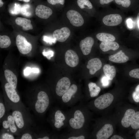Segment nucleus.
<instances>
[{
	"label": "nucleus",
	"mask_w": 139,
	"mask_h": 139,
	"mask_svg": "<svg viewBox=\"0 0 139 139\" xmlns=\"http://www.w3.org/2000/svg\"><path fill=\"white\" fill-rule=\"evenodd\" d=\"M132 128L134 129L139 128V111L136 112L133 117L131 125Z\"/></svg>",
	"instance_id": "30"
},
{
	"label": "nucleus",
	"mask_w": 139,
	"mask_h": 139,
	"mask_svg": "<svg viewBox=\"0 0 139 139\" xmlns=\"http://www.w3.org/2000/svg\"><path fill=\"white\" fill-rule=\"evenodd\" d=\"M135 137L136 139H139V130L136 133Z\"/></svg>",
	"instance_id": "45"
},
{
	"label": "nucleus",
	"mask_w": 139,
	"mask_h": 139,
	"mask_svg": "<svg viewBox=\"0 0 139 139\" xmlns=\"http://www.w3.org/2000/svg\"><path fill=\"white\" fill-rule=\"evenodd\" d=\"M132 95L133 99L135 102H139V84L136 87Z\"/></svg>",
	"instance_id": "31"
},
{
	"label": "nucleus",
	"mask_w": 139,
	"mask_h": 139,
	"mask_svg": "<svg viewBox=\"0 0 139 139\" xmlns=\"http://www.w3.org/2000/svg\"><path fill=\"white\" fill-rule=\"evenodd\" d=\"M129 75L131 77L139 79V68L131 70L129 73Z\"/></svg>",
	"instance_id": "32"
},
{
	"label": "nucleus",
	"mask_w": 139,
	"mask_h": 139,
	"mask_svg": "<svg viewBox=\"0 0 139 139\" xmlns=\"http://www.w3.org/2000/svg\"><path fill=\"white\" fill-rule=\"evenodd\" d=\"M87 106L81 101L66 111L67 122L66 128L68 132L86 131L88 123Z\"/></svg>",
	"instance_id": "1"
},
{
	"label": "nucleus",
	"mask_w": 139,
	"mask_h": 139,
	"mask_svg": "<svg viewBox=\"0 0 139 139\" xmlns=\"http://www.w3.org/2000/svg\"><path fill=\"white\" fill-rule=\"evenodd\" d=\"M23 132V134L21 136L20 138L21 139H32L34 138V136L32 133L28 131Z\"/></svg>",
	"instance_id": "33"
},
{
	"label": "nucleus",
	"mask_w": 139,
	"mask_h": 139,
	"mask_svg": "<svg viewBox=\"0 0 139 139\" xmlns=\"http://www.w3.org/2000/svg\"><path fill=\"white\" fill-rule=\"evenodd\" d=\"M53 11L50 8L42 5H38L35 9L36 15L44 19L48 18L52 15Z\"/></svg>",
	"instance_id": "16"
},
{
	"label": "nucleus",
	"mask_w": 139,
	"mask_h": 139,
	"mask_svg": "<svg viewBox=\"0 0 139 139\" xmlns=\"http://www.w3.org/2000/svg\"><path fill=\"white\" fill-rule=\"evenodd\" d=\"M65 60L66 64L72 67L76 66L79 62V58L77 54L74 51L71 49L66 52Z\"/></svg>",
	"instance_id": "14"
},
{
	"label": "nucleus",
	"mask_w": 139,
	"mask_h": 139,
	"mask_svg": "<svg viewBox=\"0 0 139 139\" xmlns=\"http://www.w3.org/2000/svg\"><path fill=\"white\" fill-rule=\"evenodd\" d=\"M118 44L115 41L102 42L100 45V48L103 52H106L110 50H116L119 47Z\"/></svg>",
	"instance_id": "22"
},
{
	"label": "nucleus",
	"mask_w": 139,
	"mask_h": 139,
	"mask_svg": "<svg viewBox=\"0 0 139 139\" xmlns=\"http://www.w3.org/2000/svg\"><path fill=\"white\" fill-rule=\"evenodd\" d=\"M109 60L112 62L118 63H125L129 59L128 57L121 50L109 57Z\"/></svg>",
	"instance_id": "18"
},
{
	"label": "nucleus",
	"mask_w": 139,
	"mask_h": 139,
	"mask_svg": "<svg viewBox=\"0 0 139 139\" xmlns=\"http://www.w3.org/2000/svg\"><path fill=\"white\" fill-rule=\"evenodd\" d=\"M66 16L71 24L73 26L79 27L82 26L84 23V19L77 11L70 10L67 13Z\"/></svg>",
	"instance_id": "10"
},
{
	"label": "nucleus",
	"mask_w": 139,
	"mask_h": 139,
	"mask_svg": "<svg viewBox=\"0 0 139 139\" xmlns=\"http://www.w3.org/2000/svg\"><path fill=\"white\" fill-rule=\"evenodd\" d=\"M3 5V2L2 0H0V7H2Z\"/></svg>",
	"instance_id": "46"
},
{
	"label": "nucleus",
	"mask_w": 139,
	"mask_h": 139,
	"mask_svg": "<svg viewBox=\"0 0 139 139\" xmlns=\"http://www.w3.org/2000/svg\"><path fill=\"white\" fill-rule=\"evenodd\" d=\"M114 0H99V3L101 5H107L111 3Z\"/></svg>",
	"instance_id": "38"
},
{
	"label": "nucleus",
	"mask_w": 139,
	"mask_h": 139,
	"mask_svg": "<svg viewBox=\"0 0 139 139\" xmlns=\"http://www.w3.org/2000/svg\"><path fill=\"white\" fill-rule=\"evenodd\" d=\"M111 139H123L124 138L121 136L117 135H115L112 136L110 138Z\"/></svg>",
	"instance_id": "41"
},
{
	"label": "nucleus",
	"mask_w": 139,
	"mask_h": 139,
	"mask_svg": "<svg viewBox=\"0 0 139 139\" xmlns=\"http://www.w3.org/2000/svg\"><path fill=\"white\" fill-rule=\"evenodd\" d=\"M94 43V39L91 37H87L80 41V46L84 55H87L90 53Z\"/></svg>",
	"instance_id": "15"
},
{
	"label": "nucleus",
	"mask_w": 139,
	"mask_h": 139,
	"mask_svg": "<svg viewBox=\"0 0 139 139\" xmlns=\"http://www.w3.org/2000/svg\"><path fill=\"white\" fill-rule=\"evenodd\" d=\"M71 31L69 28L64 27L55 30L53 33V36L56 40L63 42L67 39Z\"/></svg>",
	"instance_id": "13"
},
{
	"label": "nucleus",
	"mask_w": 139,
	"mask_h": 139,
	"mask_svg": "<svg viewBox=\"0 0 139 139\" xmlns=\"http://www.w3.org/2000/svg\"><path fill=\"white\" fill-rule=\"evenodd\" d=\"M7 131V132H4L1 136L0 139H13L14 138V136Z\"/></svg>",
	"instance_id": "35"
},
{
	"label": "nucleus",
	"mask_w": 139,
	"mask_h": 139,
	"mask_svg": "<svg viewBox=\"0 0 139 139\" xmlns=\"http://www.w3.org/2000/svg\"><path fill=\"white\" fill-rule=\"evenodd\" d=\"M113 131V127L112 125L109 124H105L96 133V138L108 139L112 135Z\"/></svg>",
	"instance_id": "12"
},
{
	"label": "nucleus",
	"mask_w": 139,
	"mask_h": 139,
	"mask_svg": "<svg viewBox=\"0 0 139 139\" xmlns=\"http://www.w3.org/2000/svg\"><path fill=\"white\" fill-rule=\"evenodd\" d=\"M16 43L19 51L23 54L28 53L32 50V47L31 44L27 41L24 37L21 35L17 36Z\"/></svg>",
	"instance_id": "8"
},
{
	"label": "nucleus",
	"mask_w": 139,
	"mask_h": 139,
	"mask_svg": "<svg viewBox=\"0 0 139 139\" xmlns=\"http://www.w3.org/2000/svg\"><path fill=\"white\" fill-rule=\"evenodd\" d=\"M31 72V68L30 67H27L24 71V74L25 76L29 75Z\"/></svg>",
	"instance_id": "39"
},
{
	"label": "nucleus",
	"mask_w": 139,
	"mask_h": 139,
	"mask_svg": "<svg viewBox=\"0 0 139 139\" xmlns=\"http://www.w3.org/2000/svg\"><path fill=\"white\" fill-rule=\"evenodd\" d=\"M102 65L101 61L99 59L94 58L89 61L86 67L89 70L90 74L93 75L101 68Z\"/></svg>",
	"instance_id": "17"
},
{
	"label": "nucleus",
	"mask_w": 139,
	"mask_h": 139,
	"mask_svg": "<svg viewBox=\"0 0 139 139\" xmlns=\"http://www.w3.org/2000/svg\"><path fill=\"white\" fill-rule=\"evenodd\" d=\"M122 21L121 16L118 14H111L105 16L102 19L103 23L109 26H116L120 24Z\"/></svg>",
	"instance_id": "11"
},
{
	"label": "nucleus",
	"mask_w": 139,
	"mask_h": 139,
	"mask_svg": "<svg viewBox=\"0 0 139 139\" xmlns=\"http://www.w3.org/2000/svg\"><path fill=\"white\" fill-rule=\"evenodd\" d=\"M15 23L17 25L22 27L24 31H28L33 29L31 21L30 19L21 17H18L15 20Z\"/></svg>",
	"instance_id": "21"
},
{
	"label": "nucleus",
	"mask_w": 139,
	"mask_h": 139,
	"mask_svg": "<svg viewBox=\"0 0 139 139\" xmlns=\"http://www.w3.org/2000/svg\"><path fill=\"white\" fill-rule=\"evenodd\" d=\"M113 95L110 93L102 94L96 99L94 102V106L99 110L104 109L109 106L114 100Z\"/></svg>",
	"instance_id": "7"
},
{
	"label": "nucleus",
	"mask_w": 139,
	"mask_h": 139,
	"mask_svg": "<svg viewBox=\"0 0 139 139\" xmlns=\"http://www.w3.org/2000/svg\"><path fill=\"white\" fill-rule=\"evenodd\" d=\"M137 21L138 27L139 29V12L138 13L137 17Z\"/></svg>",
	"instance_id": "44"
},
{
	"label": "nucleus",
	"mask_w": 139,
	"mask_h": 139,
	"mask_svg": "<svg viewBox=\"0 0 139 139\" xmlns=\"http://www.w3.org/2000/svg\"><path fill=\"white\" fill-rule=\"evenodd\" d=\"M104 74L109 80H112L115 77L116 71L115 67L109 64L105 65L103 68Z\"/></svg>",
	"instance_id": "24"
},
{
	"label": "nucleus",
	"mask_w": 139,
	"mask_h": 139,
	"mask_svg": "<svg viewBox=\"0 0 139 139\" xmlns=\"http://www.w3.org/2000/svg\"><path fill=\"white\" fill-rule=\"evenodd\" d=\"M78 87L75 84H72L63 94L59 102L63 106L71 107L83 101V98L76 95Z\"/></svg>",
	"instance_id": "4"
},
{
	"label": "nucleus",
	"mask_w": 139,
	"mask_h": 139,
	"mask_svg": "<svg viewBox=\"0 0 139 139\" xmlns=\"http://www.w3.org/2000/svg\"><path fill=\"white\" fill-rule=\"evenodd\" d=\"M97 38L102 42H108L115 41L116 38L112 34L106 33H100L96 35Z\"/></svg>",
	"instance_id": "25"
},
{
	"label": "nucleus",
	"mask_w": 139,
	"mask_h": 139,
	"mask_svg": "<svg viewBox=\"0 0 139 139\" xmlns=\"http://www.w3.org/2000/svg\"><path fill=\"white\" fill-rule=\"evenodd\" d=\"M71 86V82L69 79L64 77L57 82L56 86L55 92L56 96L54 99L59 102L61 98L69 89Z\"/></svg>",
	"instance_id": "6"
},
{
	"label": "nucleus",
	"mask_w": 139,
	"mask_h": 139,
	"mask_svg": "<svg viewBox=\"0 0 139 139\" xmlns=\"http://www.w3.org/2000/svg\"><path fill=\"white\" fill-rule=\"evenodd\" d=\"M4 89L9 101L15 105H20L21 102L20 97L16 91L15 89L9 83L7 82L4 85Z\"/></svg>",
	"instance_id": "9"
},
{
	"label": "nucleus",
	"mask_w": 139,
	"mask_h": 139,
	"mask_svg": "<svg viewBox=\"0 0 139 139\" xmlns=\"http://www.w3.org/2000/svg\"><path fill=\"white\" fill-rule=\"evenodd\" d=\"M86 131H79L71 132L63 135L61 138L67 139H84L86 138Z\"/></svg>",
	"instance_id": "20"
},
{
	"label": "nucleus",
	"mask_w": 139,
	"mask_h": 139,
	"mask_svg": "<svg viewBox=\"0 0 139 139\" xmlns=\"http://www.w3.org/2000/svg\"><path fill=\"white\" fill-rule=\"evenodd\" d=\"M5 112V105L3 102L1 100L0 102V118L1 120L4 116Z\"/></svg>",
	"instance_id": "34"
},
{
	"label": "nucleus",
	"mask_w": 139,
	"mask_h": 139,
	"mask_svg": "<svg viewBox=\"0 0 139 139\" xmlns=\"http://www.w3.org/2000/svg\"><path fill=\"white\" fill-rule=\"evenodd\" d=\"M77 4L81 9L86 8L89 9H92V5L89 0H77Z\"/></svg>",
	"instance_id": "29"
},
{
	"label": "nucleus",
	"mask_w": 139,
	"mask_h": 139,
	"mask_svg": "<svg viewBox=\"0 0 139 139\" xmlns=\"http://www.w3.org/2000/svg\"><path fill=\"white\" fill-rule=\"evenodd\" d=\"M47 1L48 3L53 5L58 3L63 5L64 3V0H47Z\"/></svg>",
	"instance_id": "36"
},
{
	"label": "nucleus",
	"mask_w": 139,
	"mask_h": 139,
	"mask_svg": "<svg viewBox=\"0 0 139 139\" xmlns=\"http://www.w3.org/2000/svg\"><path fill=\"white\" fill-rule=\"evenodd\" d=\"M42 53L43 55L45 56H47L48 55H49V56L51 57V56H53V53L52 51H51L47 52H43Z\"/></svg>",
	"instance_id": "40"
},
{
	"label": "nucleus",
	"mask_w": 139,
	"mask_h": 139,
	"mask_svg": "<svg viewBox=\"0 0 139 139\" xmlns=\"http://www.w3.org/2000/svg\"><path fill=\"white\" fill-rule=\"evenodd\" d=\"M39 70L37 68H31V72L34 73H38L39 72Z\"/></svg>",
	"instance_id": "43"
},
{
	"label": "nucleus",
	"mask_w": 139,
	"mask_h": 139,
	"mask_svg": "<svg viewBox=\"0 0 139 139\" xmlns=\"http://www.w3.org/2000/svg\"><path fill=\"white\" fill-rule=\"evenodd\" d=\"M109 79L106 76H104L102 77L101 80L102 85L104 86H106L109 84Z\"/></svg>",
	"instance_id": "37"
},
{
	"label": "nucleus",
	"mask_w": 139,
	"mask_h": 139,
	"mask_svg": "<svg viewBox=\"0 0 139 139\" xmlns=\"http://www.w3.org/2000/svg\"><path fill=\"white\" fill-rule=\"evenodd\" d=\"M135 113L134 110L132 109H129L126 110L121 120V124L124 127L128 128L131 126Z\"/></svg>",
	"instance_id": "19"
},
{
	"label": "nucleus",
	"mask_w": 139,
	"mask_h": 139,
	"mask_svg": "<svg viewBox=\"0 0 139 139\" xmlns=\"http://www.w3.org/2000/svg\"><path fill=\"white\" fill-rule=\"evenodd\" d=\"M50 111L47 120L53 128L56 130L59 131L66 128L67 117L66 111L57 106L54 107Z\"/></svg>",
	"instance_id": "3"
},
{
	"label": "nucleus",
	"mask_w": 139,
	"mask_h": 139,
	"mask_svg": "<svg viewBox=\"0 0 139 139\" xmlns=\"http://www.w3.org/2000/svg\"><path fill=\"white\" fill-rule=\"evenodd\" d=\"M20 1H23L25 2H28L30 1V0H18Z\"/></svg>",
	"instance_id": "47"
},
{
	"label": "nucleus",
	"mask_w": 139,
	"mask_h": 139,
	"mask_svg": "<svg viewBox=\"0 0 139 139\" xmlns=\"http://www.w3.org/2000/svg\"><path fill=\"white\" fill-rule=\"evenodd\" d=\"M6 117L9 120L10 125L9 129L11 133L15 134H18V129L16 125L14 118L12 115L9 114Z\"/></svg>",
	"instance_id": "27"
},
{
	"label": "nucleus",
	"mask_w": 139,
	"mask_h": 139,
	"mask_svg": "<svg viewBox=\"0 0 139 139\" xmlns=\"http://www.w3.org/2000/svg\"><path fill=\"white\" fill-rule=\"evenodd\" d=\"M88 86L90 97L93 98L97 96L101 91L100 88L92 82L89 83Z\"/></svg>",
	"instance_id": "26"
},
{
	"label": "nucleus",
	"mask_w": 139,
	"mask_h": 139,
	"mask_svg": "<svg viewBox=\"0 0 139 139\" xmlns=\"http://www.w3.org/2000/svg\"><path fill=\"white\" fill-rule=\"evenodd\" d=\"M12 109H13L12 115L19 131L24 132L25 131L27 128L28 122L23 110L18 107H12Z\"/></svg>",
	"instance_id": "5"
},
{
	"label": "nucleus",
	"mask_w": 139,
	"mask_h": 139,
	"mask_svg": "<svg viewBox=\"0 0 139 139\" xmlns=\"http://www.w3.org/2000/svg\"><path fill=\"white\" fill-rule=\"evenodd\" d=\"M11 41L10 38L6 35L0 36V47L1 48L8 47L11 45Z\"/></svg>",
	"instance_id": "28"
},
{
	"label": "nucleus",
	"mask_w": 139,
	"mask_h": 139,
	"mask_svg": "<svg viewBox=\"0 0 139 139\" xmlns=\"http://www.w3.org/2000/svg\"><path fill=\"white\" fill-rule=\"evenodd\" d=\"M26 99L29 108L38 117L45 115L54 99L44 91H41L36 95Z\"/></svg>",
	"instance_id": "2"
},
{
	"label": "nucleus",
	"mask_w": 139,
	"mask_h": 139,
	"mask_svg": "<svg viewBox=\"0 0 139 139\" xmlns=\"http://www.w3.org/2000/svg\"><path fill=\"white\" fill-rule=\"evenodd\" d=\"M4 75L8 82L15 89L17 84V79L16 76L12 71L9 70H5Z\"/></svg>",
	"instance_id": "23"
},
{
	"label": "nucleus",
	"mask_w": 139,
	"mask_h": 139,
	"mask_svg": "<svg viewBox=\"0 0 139 139\" xmlns=\"http://www.w3.org/2000/svg\"><path fill=\"white\" fill-rule=\"evenodd\" d=\"M132 21L131 19H128L127 21V24L129 28H131L132 27Z\"/></svg>",
	"instance_id": "42"
}]
</instances>
